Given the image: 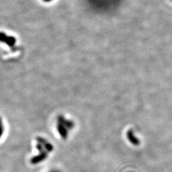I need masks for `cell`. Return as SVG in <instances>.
<instances>
[{
  "label": "cell",
  "mask_w": 172,
  "mask_h": 172,
  "mask_svg": "<svg viewBox=\"0 0 172 172\" xmlns=\"http://www.w3.org/2000/svg\"><path fill=\"white\" fill-rule=\"evenodd\" d=\"M57 129L59 132L60 135L61 136V137L62 139L65 140L68 138V130H67V128L65 126H64L62 123H60V121H58L57 124Z\"/></svg>",
  "instance_id": "cell-1"
},
{
  "label": "cell",
  "mask_w": 172,
  "mask_h": 172,
  "mask_svg": "<svg viewBox=\"0 0 172 172\" xmlns=\"http://www.w3.org/2000/svg\"><path fill=\"white\" fill-rule=\"evenodd\" d=\"M48 151H44V152L40 153L38 156H35V157H33L32 159H31V163L32 164H37L38 163L42 162V161L45 159V158L48 157Z\"/></svg>",
  "instance_id": "cell-2"
},
{
  "label": "cell",
  "mask_w": 172,
  "mask_h": 172,
  "mask_svg": "<svg viewBox=\"0 0 172 172\" xmlns=\"http://www.w3.org/2000/svg\"><path fill=\"white\" fill-rule=\"evenodd\" d=\"M58 121L62 123V124H63L67 128H69V129H72L73 127H74V125H75L74 122H73V120L66 119V118L62 115H60L59 117H58Z\"/></svg>",
  "instance_id": "cell-3"
},
{
  "label": "cell",
  "mask_w": 172,
  "mask_h": 172,
  "mask_svg": "<svg viewBox=\"0 0 172 172\" xmlns=\"http://www.w3.org/2000/svg\"><path fill=\"white\" fill-rule=\"evenodd\" d=\"M36 140L37 142L40 143V144L43 145L44 149H45V150L48 151V152H51V151H53L52 145H51L50 143L47 141L45 139H44V138H42L41 137H37Z\"/></svg>",
  "instance_id": "cell-4"
},
{
  "label": "cell",
  "mask_w": 172,
  "mask_h": 172,
  "mask_svg": "<svg viewBox=\"0 0 172 172\" xmlns=\"http://www.w3.org/2000/svg\"><path fill=\"white\" fill-rule=\"evenodd\" d=\"M127 137H128L129 141L132 144H133L134 146H138V145L140 144L139 140L135 137L133 130H129L128 132H127Z\"/></svg>",
  "instance_id": "cell-5"
},
{
  "label": "cell",
  "mask_w": 172,
  "mask_h": 172,
  "mask_svg": "<svg viewBox=\"0 0 172 172\" xmlns=\"http://www.w3.org/2000/svg\"><path fill=\"white\" fill-rule=\"evenodd\" d=\"M51 172H60V171H51Z\"/></svg>",
  "instance_id": "cell-6"
}]
</instances>
